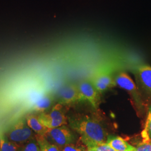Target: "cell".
Masks as SVG:
<instances>
[{
	"label": "cell",
	"instance_id": "5b68a950",
	"mask_svg": "<svg viewBox=\"0 0 151 151\" xmlns=\"http://www.w3.org/2000/svg\"><path fill=\"white\" fill-rule=\"evenodd\" d=\"M89 80L101 93L116 86L111 69L109 67H103L98 68L92 75Z\"/></svg>",
	"mask_w": 151,
	"mask_h": 151
},
{
	"label": "cell",
	"instance_id": "ac0fdd59",
	"mask_svg": "<svg viewBox=\"0 0 151 151\" xmlns=\"http://www.w3.org/2000/svg\"><path fill=\"white\" fill-rule=\"evenodd\" d=\"M62 151H86L83 147L70 143L62 148Z\"/></svg>",
	"mask_w": 151,
	"mask_h": 151
},
{
	"label": "cell",
	"instance_id": "30bf717a",
	"mask_svg": "<svg viewBox=\"0 0 151 151\" xmlns=\"http://www.w3.org/2000/svg\"><path fill=\"white\" fill-rule=\"evenodd\" d=\"M52 101L53 98L50 93L43 92L32 103V110L43 112L51 106Z\"/></svg>",
	"mask_w": 151,
	"mask_h": 151
},
{
	"label": "cell",
	"instance_id": "7c38bea8",
	"mask_svg": "<svg viewBox=\"0 0 151 151\" xmlns=\"http://www.w3.org/2000/svg\"><path fill=\"white\" fill-rule=\"evenodd\" d=\"M26 121L28 126L32 130L35 134L44 136L48 129L40 123L36 116L32 115H28L26 118Z\"/></svg>",
	"mask_w": 151,
	"mask_h": 151
},
{
	"label": "cell",
	"instance_id": "7a4b0ae2",
	"mask_svg": "<svg viewBox=\"0 0 151 151\" xmlns=\"http://www.w3.org/2000/svg\"><path fill=\"white\" fill-rule=\"evenodd\" d=\"M132 72L142 99L148 108L151 105V67L146 64L135 65Z\"/></svg>",
	"mask_w": 151,
	"mask_h": 151
},
{
	"label": "cell",
	"instance_id": "3957f363",
	"mask_svg": "<svg viewBox=\"0 0 151 151\" xmlns=\"http://www.w3.org/2000/svg\"><path fill=\"white\" fill-rule=\"evenodd\" d=\"M115 80L116 86L128 92L132 104L135 109L137 113L139 116L142 115L147 109V107L143 103L134 81L129 76L124 72H120L115 77Z\"/></svg>",
	"mask_w": 151,
	"mask_h": 151
},
{
	"label": "cell",
	"instance_id": "d6986e66",
	"mask_svg": "<svg viewBox=\"0 0 151 151\" xmlns=\"http://www.w3.org/2000/svg\"><path fill=\"white\" fill-rule=\"evenodd\" d=\"M94 148L96 151H116L106 143L97 146V147Z\"/></svg>",
	"mask_w": 151,
	"mask_h": 151
},
{
	"label": "cell",
	"instance_id": "e0dca14e",
	"mask_svg": "<svg viewBox=\"0 0 151 151\" xmlns=\"http://www.w3.org/2000/svg\"><path fill=\"white\" fill-rule=\"evenodd\" d=\"M136 151H151V140L140 143L136 147Z\"/></svg>",
	"mask_w": 151,
	"mask_h": 151
},
{
	"label": "cell",
	"instance_id": "6da1fadb",
	"mask_svg": "<svg viewBox=\"0 0 151 151\" xmlns=\"http://www.w3.org/2000/svg\"><path fill=\"white\" fill-rule=\"evenodd\" d=\"M72 129L80 136L87 148H94L106 143L108 137L102 124L88 115H78L69 119Z\"/></svg>",
	"mask_w": 151,
	"mask_h": 151
},
{
	"label": "cell",
	"instance_id": "277c9868",
	"mask_svg": "<svg viewBox=\"0 0 151 151\" xmlns=\"http://www.w3.org/2000/svg\"><path fill=\"white\" fill-rule=\"evenodd\" d=\"M34 133L27 123L26 118H20L11 125L5 134L9 140L22 145L35 137Z\"/></svg>",
	"mask_w": 151,
	"mask_h": 151
},
{
	"label": "cell",
	"instance_id": "8992f818",
	"mask_svg": "<svg viewBox=\"0 0 151 151\" xmlns=\"http://www.w3.org/2000/svg\"><path fill=\"white\" fill-rule=\"evenodd\" d=\"M37 118L40 123L48 129H52L67 124V119L60 104L55 105L48 113L40 114Z\"/></svg>",
	"mask_w": 151,
	"mask_h": 151
},
{
	"label": "cell",
	"instance_id": "44dd1931",
	"mask_svg": "<svg viewBox=\"0 0 151 151\" xmlns=\"http://www.w3.org/2000/svg\"><path fill=\"white\" fill-rule=\"evenodd\" d=\"M0 138H1V133H0Z\"/></svg>",
	"mask_w": 151,
	"mask_h": 151
},
{
	"label": "cell",
	"instance_id": "9a60e30c",
	"mask_svg": "<svg viewBox=\"0 0 151 151\" xmlns=\"http://www.w3.org/2000/svg\"><path fill=\"white\" fill-rule=\"evenodd\" d=\"M142 142L151 140V105L148 106L144 129L141 133Z\"/></svg>",
	"mask_w": 151,
	"mask_h": 151
},
{
	"label": "cell",
	"instance_id": "8fae6325",
	"mask_svg": "<svg viewBox=\"0 0 151 151\" xmlns=\"http://www.w3.org/2000/svg\"><path fill=\"white\" fill-rule=\"evenodd\" d=\"M106 143L116 151H136V147L130 145L120 137H109Z\"/></svg>",
	"mask_w": 151,
	"mask_h": 151
},
{
	"label": "cell",
	"instance_id": "5bb4252c",
	"mask_svg": "<svg viewBox=\"0 0 151 151\" xmlns=\"http://www.w3.org/2000/svg\"><path fill=\"white\" fill-rule=\"evenodd\" d=\"M35 138L40 147V151H60L58 146L49 142L43 135L35 134Z\"/></svg>",
	"mask_w": 151,
	"mask_h": 151
},
{
	"label": "cell",
	"instance_id": "52a82bcc",
	"mask_svg": "<svg viewBox=\"0 0 151 151\" xmlns=\"http://www.w3.org/2000/svg\"><path fill=\"white\" fill-rule=\"evenodd\" d=\"M44 137L49 142L58 146L60 148L72 143L75 140L74 135L65 125L48 129Z\"/></svg>",
	"mask_w": 151,
	"mask_h": 151
},
{
	"label": "cell",
	"instance_id": "ba28073f",
	"mask_svg": "<svg viewBox=\"0 0 151 151\" xmlns=\"http://www.w3.org/2000/svg\"><path fill=\"white\" fill-rule=\"evenodd\" d=\"M81 96V101H87L95 109L99 106L101 101V93L88 80H83L77 84Z\"/></svg>",
	"mask_w": 151,
	"mask_h": 151
},
{
	"label": "cell",
	"instance_id": "4fadbf2b",
	"mask_svg": "<svg viewBox=\"0 0 151 151\" xmlns=\"http://www.w3.org/2000/svg\"><path fill=\"white\" fill-rule=\"evenodd\" d=\"M20 146L9 140L5 134L1 133L0 151H19Z\"/></svg>",
	"mask_w": 151,
	"mask_h": 151
},
{
	"label": "cell",
	"instance_id": "9c48e42d",
	"mask_svg": "<svg viewBox=\"0 0 151 151\" xmlns=\"http://www.w3.org/2000/svg\"><path fill=\"white\" fill-rule=\"evenodd\" d=\"M58 96L60 104L70 105L81 101L77 84L70 83L61 87L58 91Z\"/></svg>",
	"mask_w": 151,
	"mask_h": 151
},
{
	"label": "cell",
	"instance_id": "2e32d148",
	"mask_svg": "<svg viewBox=\"0 0 151 151\" xmlns=\"http://www.w3.org/2000/svg\"><path fill=\"white\" fill-rule=\"evenodd\" d=\"M19 151H40V147L36 139L35 136L30 140L21 145Z\"/></svg>",
	"mask_w": 151,
	"mask_h": 151
},
{
	"label": "cell",
	"instance_id": "ffe728a7",
	"mask_svg": "<svg viewBox=\"0 0 151 151\" xmlns=\"http://www.w3.org/2000/svg\"><path fill=\"white\" fill-rule=\"evenodd\" d=\"M86 151H95V148H87V150Z\"/></svg>",
	"mask_w": 151,
	"mask_h": 151
}]
</instances>
